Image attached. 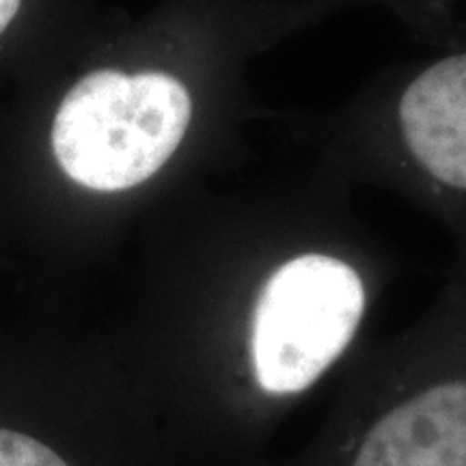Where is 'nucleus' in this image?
<instances>
[{"label":"nucleus","instance_id":"obj_1","mask_svg":"<svg viewBox=\"0 0 466 466\" xmlns=\"http://www.w3.org/2000/svg\"><path fill=\"white\" fill-rule=\"evenodd\" d=\"M190 113L188 91L173 76L97 69L63 97L52 149L63 171L85 188L126 190L171 158Z\"/></svg>","mask_w":466,"mask_h":466},{"label":"nucleus","instance_id":"obj_2","mask_svg":"<svg viewBox=\"0 0 466 466\" xmlns=\"http://www.w3.org/2000/svg\"><path fill=\"white\" fill-rule=\"evenodd\" d=\"M363 311V281L346 261L311 253L279 268L253 319L259 387L272 395L311 387L348 348Z\"/></svg>","mask_w":466,"mask_h":466},{"label":"nucleus","instance_id":"obj_3","mask_svg":"<svg viewBox=\"0 0 466 466\" xmlns=\"http://www.w3.org/2000/svg\"><path fill=\"white\" fill-rule=\"evenodd\" d=\"M408 149L436 182L466 195V50L415 78L400 106Z\"/></svg>","mask_w":466,"mask_h":466},{"label":"nucleus","instance_id":"obj_4","mask_svg":"<svg viewBox=\"0 0 466 466\" xmlns=\"http://www.w3.org/2000/svg\"><path fill=\"white\" fill-rule=\"evenodd\" d=\"M0 466H69L42 441L0 428Z\"/></svg>","mask_w":466,"mask_h":466},{"label":"nucleus","instance_id":"obj_5","mask_svg":"<svg viewBox=\"0 0 466 466\" xmlns=\"http://www.w3.org/2000/svg\"><path fill=\"white\" fill-rule=\"evenodd\" d=\"M17 9H20V0H0V33L9 26L14 20Z\"/></svg>","mask_w":466,"mask_h":466}]
</instances>
